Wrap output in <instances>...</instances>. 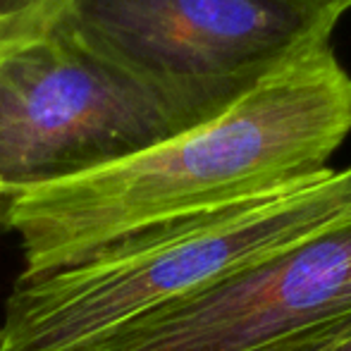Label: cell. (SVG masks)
I'll return each instance as SVG.
<instances>
[{"label": "cell", "instance_id": "5", "mask_svg": "<svg viewBox=\"0 0 351 351\" xmlns=\"http://www.w3.org/2000/svg\"><path fill=\"white\" fill-rule=\"evenodd\" d=\"M351 332V220L67 351H323Z\"/></svg>", "mask_w": 351, "mask_h": 351}, {"label": "cell", "instance_id": "4", "mask_svg": "<svg viewBox=\"0 0 351 351\" xmlns=\"http://www.w3.org/2000/svg\"><path fill=\"white\" fill-rule=\"evenodd\" d=\"M351 0H67L58 19L132 70L234 101L330 46Z\"/></svg>", "mask_w": 351, "mask_h": 351}, {"label": "cell", "instance_id": "7", "mask_svg": "<svg viewBox=\"0 0 351 351\" xmlns=\"http://www.w3.org/2000/svg\"><path fill=\"white\" fill-rule=\"evenodd\" d=\"M323 351H351V332H347L342 339H337V342L330 344V347Z\"/></svg>", "mask_w": 351, "mask_h": 351}, {"label": "cell", "instance_id": "2", "mask_svg": "<svg viewBox=\"0 0 351 351\" xmlns=\"http://www.w3.org/2000/svg\"><path fill=\"white\" fill-rule=\"evenodd\" d=\"M351 220V165L115 241L91 258L19 275L0 351H67L244 265Z\"/></svg>", "mask_w": 351, "mask_h": 351}, {"label": "cell", "instance_id": "3", "mask_svg": "<svg viewBox=\"0 0 351 351\" xmlns=\"http://www.w3.org/2000/svg\"><path fill=\"white\" fill-rule=\"evenodd\" d=\"M230 103L132 70L60 19L0 41V232L29 194L139 156Z\"/></svg>", "mask_w": 351, "mask_h": 351}, {"label": "cell", "instance_id": "6", "mask_svg": "<svg viewBox=\"0 0 351 351\" xmlns=\"http://www.w3.org/2000/svg\"><path fill=\"white\" fill-rule=\"evenodd\" d=\"M65 5L67 0H0V41L51 27Z\"/></svg>", "mask_w": 351, "mask_h": 351}, {"label": "cell", "instance_id": "1", "mask_svg": "<svg viewBox=\"0 0 351 351\" xmlns=\"http://www.w3.org/2000/svg\"><path fill=\"white\" fill-rule=\"evenodd\" d=\"M351 134V74L325 46L237 96L201 125L101 172L17 201L22 275L91 258L136 232L294 186Z\"/></svg>", "mask_w": 351, "mask_h": 351}]
</instances>
